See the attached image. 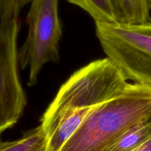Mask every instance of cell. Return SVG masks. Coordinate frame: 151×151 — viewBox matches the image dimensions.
Returning <instances> with one entry per match:
<instances>
[{
    "instance_id": "8fae6325",
    "label": "cell",
    "mask_w": 151,
    "mask_h": 151,
    "mask_svg": "<svg viewBox=\"0 0 151 151\" xmlns=\"http://www.w3.org/2000/svg\"><path fill=\"white\" fill-rule=\"evenodd\" d=\"M134 151H151V137Z\"/></svg>"
},
{
    "instance_id": "277c9868",
    "label": "cell",
    "mask_w": 151,
    "mask_h": 151,
    "mask_svg": "<svg viewBox=\"0 0 151 151\" xmlns=\"http://www.w3.org/2000/svg\"><path fill=\"white\" fill-rule=\"evenodd\" d=\"M59 0H32L27 16L28 33L19 50L21 68H29L27 85H35L45 64L59 62L62 26Z\"/></svg>"
},
{
    "instance_id": "ba28073f",
    "label": "cell",
    "mask_w": 151,
    "mask_h": 151,
    "mask_svg": "<svg viewBox=\"0 0 151 151\" xmlns=\"http://www.w3.org/2000/svg\"><path fill=\"white\" fill-rule=\"evenodd\" d=\"M151 137V117L146 118L121 136L107 151H134Z\"/></svg>"
},
{
    "instance_id": "7a4b0ae2",
    "label": "cell",
    "mask_w": 151,
    "mask_h": 151,
    "mask_svg": "<svg viewBox=\"0 0 151 151\" xmlns=\"http://www.w3.org/2000/svg\"><path fill=\"white\" fill-rule=\"evenodd\" d=\"M129 84L107 57L91 62L74 73L60 87L43 114L40 125L48 137L64 115L94 107L119 95Z\"/></svg>"
},
{
    "instance_id": "9c48e42d",
    "label": "cell",
    "mask_w": 151,
    "mask_h": 151,
    "mask_svg": "<svg viewBox=\"0 0 151 151\" xmlns=\"http://www.w3.org/2000/svg\"><path fill=\"white\" fill-rule=\"evenodd\" d=\"M88 13L95 23H116L110 0H67Z\"/></svg>"
},
{
    "instance_id": "3957f363",
    "label": "cell",
    "mask_w": 151,
    "mask_h": 151,
    "mask_svg": "<svg viewBox=\"0 0 151 151\" xmlns=\"http://www.w3.org/2000/svg\"><path fill=\"white\" fill-rule=\"evenodd\" d=\"M95 25L96 35L108 59L128 81L151 87V21Z\"/></svg>"
},
{
    "instance_id": "6da1fadb",
    "label": "cell",
    "mask_w": 151,
    "mask_h": 151,
    "mask_svg": "<svg viewBox=\"0 0 151 151\" xmlns=\"http://www.w3.org/2000/svg\"><path fill=\"white\" fill-rule=\"evenodd\" d=\"M151 117V87L130 83L94 107L60 151H107L127 130Z\"/></svg>"
},
{
    "instance_id": "30bf717a",
    "label": "cell",
    "mask_w": 151,
    "mask_h": 151,
    "mask_svg": "<svg viewBox=\"0 0 151 151\" xmlns=\"http://www.w3.org/2000/svg\"><path fill=\"white\" fill-rule=\"evenodd\" d=\"M32 0H0V21L10 22L19 19L22 9Z\"/></svg>"
},
{
    "instance_id": "52a82bcc",
    "label": "cell",
    "mask_w": 151,
    "mask_h": 151,
    "mask_svg": "<svg viewBox=\"0 0 151 151\" xmlns=\"http://www.w3.org/2000/svg\"><path fill=\"white\" fill-rule=\"evenodd\" d=\"M0 133V151H44L47 137L41 125L27 130L22 137L11 142H4Z\"/></svg>"
},
{
    "instance_id": "8992f818",
    "label": "cell",
    "mask_w": 151,
    "mask_h": 151,
    "mask_svg": "<svg viewBox=\"0 0 151 151\" xmlns=\"http://www.w3.org/2000/svg\"><path fill=\"white\" fill-rule=\"evenodd\" d=\"M116 23L138 25L150 22L147 0H110Z\"/></svg>"
},
{
    "instance_id": "7c38bea8",
    "label": "cell",
    "mask_w": 151,
    "mask_h": 151,
    "mask_svg": "<svg viewBox=\"0 0 151 151\" xmlns=\"http://www.w3.org/2000/svg\"><path fill=\"white\" fill-rule=\"evenodd\" d=\"M147 4H148V6H149V8H150V10H151V0H147Z\"/></svg>"
},
{
    "instance_id": "5b68a950",
    "label": "cell",
    "mask_w": 151,
    "mask_h": 151,
    "mask_svg": "<svg viewBox=\"0 0 151 151\" xmlns=\"http://www.w3.org/2000/svg\"><path fill=\"white\" fill-rule=\"evenodd\" d=\"M19 19L0 21V133L14 126L27 100L19 73Z\"/></svg>"
}]
</instances>
